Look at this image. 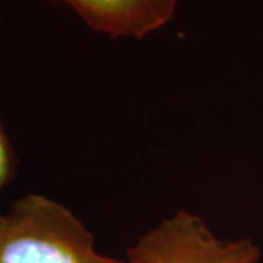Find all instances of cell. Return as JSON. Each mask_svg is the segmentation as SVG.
I'll use <instances>...</instances> for the list:
<instances>
[{
	"mask_svg": "<svg viewBox=\"0 0 263 263\" xmlns=\"http://www.w3.org/2000/svg\"><path fill=\"white\" fill-rule=\"evenodd\" d=\"M250 238L224 240L196 214L177 211L126 250V263H259Z\"/></svg>",
	"mask_w": 263,
	"mask_h": 263,
	"instance_id": "2",
	"label": "cell"
},
{
	"mask_svg": "<svg viewBox=\"0 0 263 263\" xmlns=\"http://www.w3.org/2000/svg\"><path fill=\"white\" fill-rule=\"evenodd\" d=\"M0 263H126L98 252L94 234L50 197L31 193L0 214Z\"/></svg>",
	"mask_w": 263,
	"mask_h": 263,
	"instance_id": "1",
	"label": "cell"
},
{
	"mask_svg": "<svg viewBox=\"0 0 263 263\" xmlns=\"http://www.w3.org/2000/svg\"><path fill=\"white\" fill-rule=\"evenodd\" d=\"M16 157L0 117V192L15 179Z\"/></svg>",
	"mask_w": 263,
	"mask_h": 263,
	"instance_id": "4",
	"label": "cell"
},
{
	"mask_svg": "<svg viewBox=\"0 0 263 263\" xmlns=\"http://www.w3.org/2000/svg\"><path fill=\"white\" fill-rule=\"evenodd\" d=\"M110 38H143L174 18L180 0H60Z\"/></svg>",
	"mask_w": 263,
	"mask_h": 263,
	"instance_id": "3",
	"label": "cell"
}]
</instances>
